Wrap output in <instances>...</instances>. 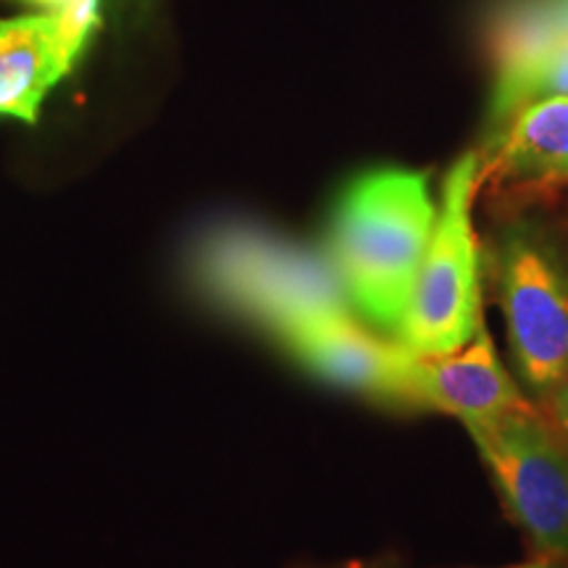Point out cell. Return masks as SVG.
<instances>
[{"label": "cell", "instance_id": "3957f363", "mask_svg": "<svg viewBox=\"0 0 568 568\" xmlns=\"http://www.w3.org/2000/svg\"><path fill=\"white\" fill-rule=\"evenodd\" d=\"M481 187V155L468 151L445 172L437 222L416 272L414 293L395 343L416 355L464 347L481 324V245L474 205Z\"/></svg>", "mask_w": 568, "mask_h": 568}, {"label": "cell", "instance_id": "4fadbf2b", "mask_svg": "<svg viewBox=\"0 0 568 568\" xmlns=\"http://www.w3.org/2000/svg\"><path fill=\"white\" fill-rule=\"evenodd\" d=\"M545 414L560 426V432L568 437V376L552 393L545 397Z\"/></svg>", "mask_w": 568, "mask_h": 568}, {"label": "cell", "instance_id": "6da1fadb", "mask_svg": "<svg viewBox=\"0 0 568 568\" xmlns=\"http://www.w3.org/2000/svg\"><path fill=\"white\" fill-rule=\"evenodd\" d=\"M437 222L426 172L376 166L345 184L326 230V255L355 311L395 339Z\"/></svg>", "mask_w": 568, "mask_h": 568}, {"label": "cell", "instance_id": "8992f818", "mask_svg": "<svg viewBox=\"0 0 568 568\" xmlns=\"http://www.w3.org/2000/svg\"><path fill=\"white\" fill-rule=\"evenodd\" d=\"M274 339L322 382L376 403L410 408V353L395 339H382L372 326L355 322L351 311L301 318Z\"/></svg>", "mask_w": 568, "mask_h": 568}, {"label": "cell", "instance_id": "9c48e42d", "mask_svg": "<svg viewBox=\"0 0 568 568\" xmlns=\"http://www.w3.org/2000/svg\"><path fill=\"white\" fill-rule=\"evenodd\" d=\"M479 155L481 182L500 190H568V98L518 109Z\"/></svg>", "mask_w": 568, "mask_h": 568}, {"label": "cell", "instance_id": "ba28073f", "mask_svg": "<svg viewBox=\"0 0 568 568\" xmlns=\"http://www.w3.org/2000/svg\"><path fill=\"white\" fill-rule=\"evenodd\" d=\"M568 42V0H506L493 30L487 142L527 101L537 71Z\"/></svg>", "mask_w": 568, "mask_h": 568}, {"label": "cell", "instance_id": "7c38bea8", "mask_svg": "<svg viewBox=\"0 0 568 568\" xmlns=\"http://www.w3.org/2000/svg\"><path fill=\"white\" fill-rule=\"evenodd\" d=\"M542 98H568V42L545 61L527 90V101H542ZM521 105V109H524Z\"/></svg>", "mask_w": 568, "mask_h": 568}, {"label": "cell", "instance_id": "277c9868", "mask_svg": "<svg viewBox=\"0 0 568 568\" xmlns=\"http://www.w3.org/2000/svg\"><path fill=\"white\" fill-rule=\"evenodd\" d=\"M493 276L518 385L545 400L568 376V247L514 219L495 232Z\"/></svg>", "mask_w": 568, "mask_h": 568}, {"label": "cell", "instance_id": "30bf717a", "mask_svg": "<svg viewBox=\"0 0 568 568\" xmlns=\"http://www.w3.org/2000/svg\"><path fill=\"white\" fill-rule=\"evenodd\" d=\"M74 67L48 17L0 21V119L38 122L45 98Z\"/></svg>", "mask_w": 568, "mask_h": 568}, {"label": "cell", "instance_id": "8fae6325", "mask_svg": "<svg viewBox=\"0 0 568 568\" xmlns=\"http://www.w3.org/2000/svg\"><path fill=\"white\" fill-rule=\"evenodd\" d=\"M17 3L30 6L34 13L51 19L63 48L77 63L90 45L92 34L101 30L103 0H17Z\"/></svg>", "mask_w": 568, "mask_h": 568}, {"label": "cell", "instance_id": "52a82bcc", "mask_svg": "<svg viewBox=\"0 0 568 568\" xmlns=\"http://www.w3.org/2000/svg\"><path fill=\"white\" fill-rule=\"evenodd\" d=\"M408 395L410 408L437 410L458 418L464 426L493 422L508 410L531 406L527 393L503 364L487 324L453 353H410Z\"/></svg>", "mask_w": 568, "mask_h": 568}, {"label": "cell", "instance_id": "5bb4252c", "mask_svg": "<svg viewBox=\"0 0 568 568\" xmlns=\"http://www.w3.org/2000/svg\"><path fill=\"white\" fill-rule=\"evenodd\" d=\"M508 568H566L564 560L558 558H539V560H531V564H521V566H508Z\"/></svg>", "mask_w": 568, "mask_h": 568}, {"label": "cell", "instance_id": "7a4b0ae2", "mask_svg": "<svg viewBox=\"0 0 568 568\" xmlns=\"http://www.w3.org/2000/svg\"><path fill=\"white\" fill-rule=\"evenodd\" d=\"M197 282L219 305L280 335L316 314L351 311L326 251L253 224H224L201 243Z\"/></svg>", "mask_w": 568, "mask_h": 568}, {"label": "cell", "instance_id": "5b68a950", "mask_svg": "<svg viewBox=\"0 0 568 568\" xmlns=\"http://www.w3.org/2000/svg\"><path fill=\"white\" fill-rule=\"evenodd\" d=\"M518 529L545 558H568V437L524 406L466 426Z\"/></svg>", "mask_w": 568, "mask_h": 568}]
</instances>
